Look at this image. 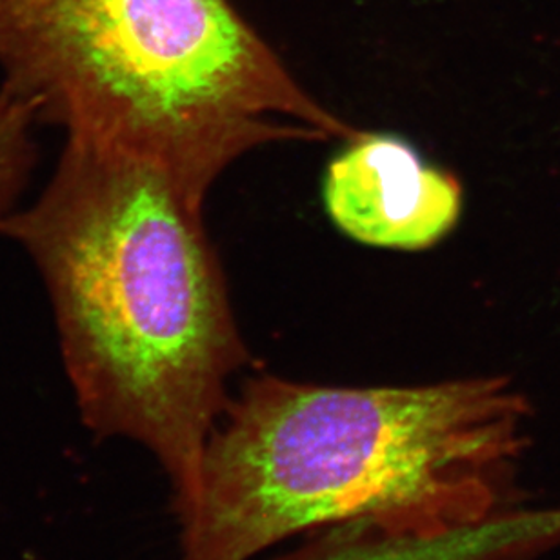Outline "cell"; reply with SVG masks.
Listing matches in <instances>:
<instances>
[{
	"label": "cell",
	"mask_w": 560,
	"mask_h": 560,
	"mask_svg": "<svg viewBox=\"0 0 560 560\" xmlns=\"http://www.w3.org/2000/svg\"><path fill=\"white\" fill-rule=\"evenodd\" d=\"M202 206L155 162L66 140L2 235L46 285L82 419L159 460L178 517L249 362Z\"/></svg>",
	"instance_id": "cell-1"
},
{
	"label": "cell",
	"mask_w": 560,
	"mask_h": 560,
	"mask_svg": "<svg viewBox=\"0 0 560 560\" xmlns=\"http://www.w3.org/2000/svg\"><path fill=\"white\" fill-rule=\"evenodd\" d=\"M528 405L502 377L334 388L259 375L206 444L183 559L249 560L307 529L439 534L504 512Z\"/></svg>",
	"instance_id": "cell-2"
},
{
	"label": "cell",
	"mask_w": 560,
	"mask_h": 560,
	"mask_svg": "<svg viewBox=\"0 0 560 560\" xmlns=\"http://www.w3.org/2000/svg\"><path fill=\"white\" fill-rule=\"evenodd\" d=\"M0 88L202 202L249 151L357 133L230 0H0Z\"/></svg>",
	"instance_id": "cell-3"
},
{
	"label": "cell",
	"mask_w": 560,
	"mask_h": 560,
	"mask_svg": "<svg viewBox=\"0 0 560 560\" xmlns=\"http://www.w3.org/2000/svg\"><path fill=\"white\" fill-rule=\"evenodd\" d=\"M324 208L340 233L373 248H431L457 224L463 188L392 133L357 131L324 172Z\"/></svg>",
	"instance_id": "cell-4"
},
{
	"label": "cell",
	"mask_w": 560,
	"mask_h": 560,
	"mask_svg": "<svg viewBox=\"0 0 560 560\" xmlns=\"http://www.w3.org/2000/svg\"><path fill=\"white\" fill-rule=\"evenodd\" d=\"M559 545L560 510H504L439 534L375 523L342 524L295 560H535Z\"/></svg>",
	"instance_id": "cell-5"
}]
</instances>
